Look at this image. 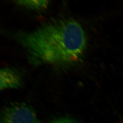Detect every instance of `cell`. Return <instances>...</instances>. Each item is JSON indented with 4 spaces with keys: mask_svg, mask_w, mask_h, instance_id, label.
Wrapping results in <instances>:
<instances>
[{
    "mask_svg": "<svg viewBox=\"0 0 123 123\" xmlns=\"http://www.w3.org/2000/svg\"><path fill=\"white\" fill-rule=\"evenodd\" d=\"M18 38L32 64L63 68L78 63L87 43L81 25L70 18L49 21L31 31L20 34Z\"/></svg>",
    "mask_w": 123,
    "mask_h": 123,
    "instance_id": "1",
    "label": "cell"
},
{
    "mask_svg": "<svg viewBox=\"0 0 123 123\" xmlns=\"http://www.w3.org/2000/svg\"><path fill=\"white\" fill-rule=\"evenodd\" d=\"M0 123H41L31 106L25 103H16L3 109Z\"/></svg>",
    "mask_w": 123,
    "mask_h": 123,
    "instance_id": "2",
    "label": "cell"
},
{
    "mask_svg": "<svg viewBox=\"0 0 123 123\" xmlns=\"http://www.w3.org/2000/svg\"><path fill=\"white\" fill-rule=\"evenodd\" d=\"M0 89L18 88L22 86V79L17 71L10 68H2L0 71Z\"/></svg>",
    "mask_w": 123,
    "mask_h": 123,
    "instance_id": "3",
    "label": "cell"
},
{
    "mask_svg": "<svg viewBox=\"0 0 123 123\" xmlns=\"http://www.w3.org/2000/svg\"><path fill=\"white\" fill-rule=\"evenodd\" d=\"M17 4L30 9L41 10L47 8L49 5V1L45 0H29L15 1Z\"/></svg>",
    "mask_w": 123,
    "mask_h": 123,
    "instance_id": "4",
    "label": "cell"
},
{
    "mask_svg": "<svg viewBox=\"0 0 123 123\" xmlns=\"http://www.w3.org/2000/svg\"><path fill=\"white\" fill-rule=\"evenodd\" d=\"M50 123H77L73 119L68 117H60L56 119Z\"/></svg>",
    "mask_w": 123,
    "mask_h": 123,
    "instance_id": "5",
    "label": "cell"
}]
</instances>
